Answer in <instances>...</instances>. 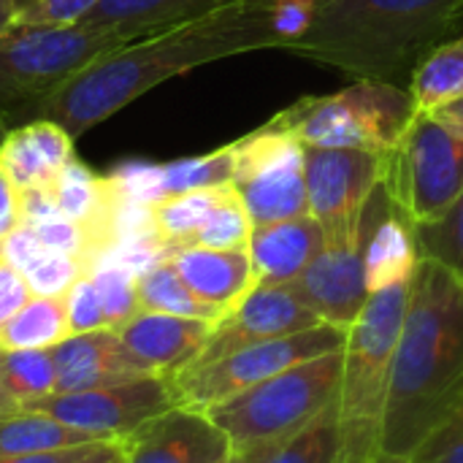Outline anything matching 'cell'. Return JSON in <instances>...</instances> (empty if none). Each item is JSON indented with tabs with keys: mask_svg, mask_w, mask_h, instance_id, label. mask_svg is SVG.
<instances>
[{
	"mask_svg": "<svg viewBox=\"0 0 463 463\" xmlns=\"http://www.w3.org/2000/svg\"><path fill=\"white\" fill-rule=\"evenodd\" d=\"M320 326L317 315H312L298 296L288 285H255L212 331L203 353L195 364H206L222 358L233 350L282 339L307 328ZM190 364V366H195Z\"/></svg>",
	"mask_w": 463,
	"mask_h": 463,
	"instance_id": "13",
	"label": "cell"
},
{
	"mask_svg": "<svg viewBox=\"0 0 463 463\" xmlns=\"http://www.w3.org/2000/svg\"><path fill=\"white\" fill-rule=\"evenodd\" d=\"M73 157V136L52 119H33L0 136V168L19 193L52 190Z\"/></svg>",
	"mask_w": 463,
	"mask_h": 463,
	"instance_id": "19",
	"label": "cell"
},
{
	"mask_svg": "<svg viewBox=\"0 0 463 463\" xmlns=\"http://www.w3.org/2000/svg\"><path fill=\"white\" fill-rule=\"evenodd\" d=\"M418 109L410 90L393 81L355 79L331 95H307L271 117L304 146L317 149H361L388 155Z\"/></svg>",
	"mask_w": 463,
	"mask_h": 463,
	"instance_id": "6",
	"label": "cell"
},
{
	"mask_svg": "<svg viewBox=\"0 0 463 463\" xmlns=\"http://www.w3.org/2000/svg\"><path fill=\"white\" fill-rule=\"evenodd\" d=\"M0 380L24 407L57 393V369L52 350H0Z\"/></svg>",
	"mask_w": 463,
	"mask_h": 463,
	"instance_id": "29",
	"label": "cell"
},
{
	"mask_svg": "<svg viewBox=\"0 0 463 463\" xmlns=\"http://www.w3.org/2000/svg\"><path fill=\"white\" fill-rule=\"evenodd\" d=\"M320 3H326V0H301V5L307 8V16H309V11L315 8V5H320ZM307 22V19H304Z\"/></svg>",
	"mask_w": 463,
	"mask_h": 463,
	"instance_id": "47",
	"label": "cell"
},
{
	"mask_svg": "<svg viewBox=\"0 0 463 463\" xmlns=\"http://www.w3.org/2000/svg\"><path fill=\"white\" fill-rule=\"evenodd\" d=\"M22 225V209H19V190L8 179V174L0 168V241L11 236Z\"/></svg>",
	"mask_w": 463,
	"mask_h": 463,
	"instance_id": "38",
	"label": "cell"
},
{
	"mask_svg": "<svg viewBox=\"0 0 463 463\" xmlns=\"http://www.w3.org/2000/svg\"><path fill=\"white\" fill-rule=\"evenodd\" d=\"M100 463H125V453H122V442H119V445H117V448H114V450H111V453H109V456H106V458H103V461Z\"/></svg>",
	"mask_w": 463,
	"mask_h": 463,
	"instance_id": "46",
	"label": "cell"
},
{
	"mask_svg": "<svg viewBox=\"0 0 463 463\" xmlns=\"http://www.w3.org/2000/svg\"><path fill=\"white\" fill-rule=\"evenodd\" d=\"M30 298H33V290L24 274L16 271L11 263L0 260V326L11 320Z\"/></svg>",
	"mask_w": 463,
	"mask_h": 463,
	"instance_id": "37",
	"label": "cell"
},
{
	"mask_svg": "<svg viewBox=\"0 0 463 463\" xmlns=\"http://www.w3.org/2000/svg\"><path fill=\"white\" fill-rule=\"evenodd\" d=\"M407 298L410 282L374 290L347 328L342 385L336 396L345 463H369L380 453L393 355L404 326Z\"/></svg>",
	"mask_w": 463,
	"mask_h": 463,
	"instance_id": "4",
	"label": "cell"
},
{
	"mask_svg": "<svg viewBox=\"0 0 463 463\" xmlns=\"http://www.w3.org/2000/svg\"><path fill=\"white\" fill-rule=\"evenodd\" d=\"M383 190L415 222L439 217L463 190V138L434 114H415L383 155Z\"/></svg>",
	"mask_w": 463,
	"mask_h": 463,
	"instance_id": "8",
	"label": "cell"
},
{
	"mask_svg": "<svg viewBox=\"0 0 463 463\" xmlns=\"http://www.w3.org/2000/svg\"><path fill=\"white\" fill-rule=\"evenodd\" d=\"M434 117L439 122H445L453 133H458L463 138V95H458L456 100H450L448 106H442L439 111H434Z\"/></svg>",
	"mask_w": 463,
	"mask_h": 463,
	"instance_id": "40",
	"label": "cell"
},
{
	"mask_svg": "<svg viewBox=\"0 0 463 463\" xmlns=\"http://www.w3.org/2000/svg\"><path fill=\"white\" fill-rule=\"evenodd\" d=\"M412 228L420 260L439 263L463 279V190L439 217Z\"/></svg>",
	"mask_w": 463,
	"mask_h": 463,
	"instance_id": "30",
	"label": "cell"
},
{
	"mask_svg": "<svg viewBox=\"0 0 463 463\" xmlns=\"http://www.w3.org/2000/svg\"><path fill=\"white\" fill-rule=\"evenodd\" d=\"M271 445H260V448H247V450H233L225 463H266Z\"/></svg>",
	"mask_w": 463,
	"mask_h": 463,
	"instance_id": "41",
	"label": "cell"
},
{
	"mask_svg": "<svg viewBox=\"0 0 463 463\" xmlns=\"http://www.w3.org/2000/svg\"><path fill=\"white\" fill-rule=\"evenodd\" d=\"M407 90L420 114H434L463 95V35L431 49L410 73Z\"/></svg>",
	"mask_w": 463,
	"mask_h": 463,
	"instance_id": "25",
	"label": "cell"
},
{
	"mask_svg": "<svg viewBox=\"0 0 463 463\" xmlns=\"http://www.w3.org/2000/svg\"><path fill=\"white\" fill-rule=\"evenodd\" d=\"M369 463H410V461H407V456H393V453H383V450H380V453H377V456H374Z\"/></svg>",
	"mask_w": 463,
	"mask_h": 463,
	"instance_id": "45",
	"label": "cell"
},
{
	"mask_svg": "<svg viewBox=\"0 0 463 463\" xmlns=\"http://www.w3.org/2000/svg\"><path fill=\"white\" fill-rule=\"evenodd\" d=\"M14 11H16V0H0V33L11 24Z\"/></svg>",
	"mask_w": 463,
	"mask_h": 463,
	"instance_id": "43",
	"label": "cell"
},
{
	"mask_svg": "<svg viewBox=\"0 0 463 463\" xmlns=\"http://www.w3.org/2000/svg\"><path fill=\"white\" fill-rule=\"evenodd\" d=\"M225 461H228V458H225ZM225 461H222V463H225Z\"/></svg>",
	"mask_w": 463,
	"mask_h": 463,
	"instance_id": "50",
	"label": "cell"
},
{
	"mask_svg": "<svg viewBox=\"0 0 463 463\" xmlns=\"http://www.w3.org/2000/svg\"><path fill=\"white\" fill-rule=\"evenodd\" d=\"M342 350L304 361L206 410L233 450L277 445L326 412L342 385Z\"/></svg>",
	"mask_w": 463,
	"mask_h": 463,
	"instance_id": "7",
	"label": "cell"
},
{
	"mask_svg": "<svg viewBox=\"0 0 463 463\" xmlns=\"http://www.w3.org/2000/svg\"><path fill=\"white\" fill-rule=\"evenodd\" d=\"M255 222L250 212L244 209L239 193L228 190V195L220 201V206L212 212V217L203 222L198 236L193 239L190 247H209V250H247L252 239Z\"/></svg>",
	"mask_w": 463,
	"mask_h": 463,
	"instance_id": "32",
	"label": "cell"
},
{
	"mask_svg": "<svg viewBox=\"0 0 463 463\" xmlns=\"http://www.w3.org/2000/svg\"><path fill=\"white\" fill-rule=\"evenodd\" d=\"M345 342H347L345 328L320 323L315 328H307V331H298V334H290L282 339L258 342V345L233 350L222 358L187 366L168 383H171V391H174L179 407L206 412V410L277 377L279 372H285L290 366L345 350Z\"/></svg>",
	"mask_w": 463,
	"mask_h": 463,
	"instance_id": "9",
	"label": "cell"
},
{
	"mask_svg": "<svg viewBox=\"0 0 463 463\" xmlns=\"http://www.w3.org/2000/svg\"><path fill=\"white\" fill-rule=\"evenodd\" d=\"M225 3L233 0H100L81 22L114 30L125 41H136L203 16Z\"/></svg>",
	"mask_w": 463,
	"mask_h": 463,
	"instance_id": "22",
	"label": "cell"
},
{
	"mask_svg": "<svg viewBox=\"0 0 463 463\" xmlns=\"http://www.w3.org/2000/svg\"><path fill=\"white\" fill-rule=\"evenodd\" d=\"M179 407L171 391V383L157 374H144L130 383L95 388V391H73L54 393L43 402H35L24 410L46 412L84 434H92L106 442H122L149 420L163 412Z\"/></svg>",
	"mask_w": 463,
	"mask_h": 463,
	"instance_id": "11",
	"label": "cell"
},
{
	"mask_svg": "<svg viewBox=\"0 0 463 463\" xmlns=\"http://www.w3.org/2000/svg\"><path fill=\"white\" fill-rule=\"evenodd\" d=\"M92 434H84L46 412L19 410L0 423V456H24V453H54L81 445H100Z\"/></svg>",
	"mask_w": 463,
	"mask_h": 463,
	"instance_id": "24",
	"label": "cell"
},
{
	"mask_svg": "<svg viewBox=\"0 0 463 463\" xmlns=\"http://www.w3.org/2000/svg\"><path fill=\"white\" fill-rule=\"evenodd\" d=\"M114 331L141 372L171 380L195 364L214 331V323L141 309Z\"/></svg>",
	"mask_w": 463,
	"mask_h": 463,
	"instance_id": "16",
	"label": "cell"
},
{
	"mask_svg": "<svg viewBox=\"0 0 463 463\" xmlns=\"http://www.w3.org/2000/svg\"><path fill=\"white\" fill-rule=\"evenodd\" d=\"M65 301V312H68V326H71V336L73 334H90V331H100L109 328L98 288L90 277V271L73 282V288L62 296Z\"/></svg>",
	"mask_w": 463,
	"mask_h": 463,
	"instance_id": "36",
	"label": "cell"
},
{
	"mask_svg": "<svg viewBox=\"0 0 463 463\" xmlns=\"http://www.w3.org/2000/svg\"><path fill=\"white\" fill-rule=\"evenodd\" d=\"M22 410V404L8 393V388L3 385V380H0V423L5 420V418H11L14 412H19Z\"/></svg>",
	"mask_w": 463,
	"mask_h": 463,
	"instance_id": "42",
	"label": "cell"
},
{
	"mask_svg": "<svg viewBox=\"0 0 463 463\" xmlns=\"http://www.w3.org/2000/svg\"><path fill=\"white\" fill-rule=\"evenodd\" d=\"M71 336L62 298L33 296L0 326V350H52Z\"/></svg>",
	"mask_w": 463,
	"mask_h": 463,
	"instance_id": "27",
	"label": "cell"
},
{
	"mask_svg": "<svg viewBox=\"0 0 463 463\" xmlns=\"http://www.w3.org/2000/svg\"><path fill=\"white\" fill-rule=\"evenodd\" d=\"M0 260H3V250H0Z\"/></svg>",
	"mask_w": 463,
	"mask_h": 463,
	"instance_id": "48",
	"label": "cell"
},
{
	"mask_svg": "<svg viewBox=\"0 0 463 463\" xmlns=\"http://www.w3.org/2000/svg\"><path fill=\"white\" fill-rule=\"evenodd\" d=\"M456 33L463 0H326L282 49L353 79L399 84Z\"/></svg>",
	"mask_w": 463,
	"mask_h": 463,
	"instance_id": "3",
	"label": "cell"
},
{
	"mask_svg": "<svg viewBox=\"0 0 463 463\" xmlns=\"http://www.w3.org/2000/svg\"><path fill=\"white\" fill-rule=\"evenodd\" d=\"M326 247V233L312 214L255 225L250 239V260L255 285H290Z\"/></svg>",
	"mask_w": 463,
	"mask_h": 463,
	"instance_id": "20",
	"label": "cell"
},
{
	"mask_svg": "<svg viewBox=\"0 0 463 463\" xmlns=\"http://www.w3.org/2000/svg\"><path fill=\"white\" fill-rule=\"evenodd\" d=\"M231 184L220 187H203V190H190V193H176L165 195L155 203H149V217H152V231L155 239L163 244L165 255L179 247H190L203 222L212 217V212L220 206V201L228 195Z\"/></svg>",
	"mask_w": 463,
	"mask_h": 463,
	"instance_id": "23",
	"label": "cell"
},
{
	"mask_svg": "<svg viewBox=\"0 0 463 463\" xmlns=\"http://www.w3.org/2000/svg\"><path fill=\"white\" fill-rule=\"evenodd\" d=\"M309 214L326 241L358 239V225L372 193L383 182V155L361 149L304 146Z\"/></svg>",
	"mask_w": 463,
	"mask_h": 463,
	"instance_id": "12",
	"label": "cell"
},
{
	"mask_svg": "<svg viewBox=\"0 0 463 463\" xmlns=\"http://www.w3.org/2000/svg\"><path fill=\"white\" fill-rule=\"evenodd\" d=\"M100 0H16L14 27H68L79 24Z\"/></svg>",
	"mask_w": 463,
	"mask_h": 463,
	"instance_id": "34",
	"label": "cell"
},
{
	"mask_svg": "<svg viewBox=\"0 0 463 463\" xmlns=\"http://www.w3.org/2000/svg\"><path fill=\"white\" fill-rule=\"evenodd\" d=\"M138 288V307L144 312H160V315H176V317H193L206 323H220L225 312L203 304L176 274L174 263L168 258L155 260L149 269H144L136 277Z\"/></svg>",
	"mask_w": 463,
	"mask_h": 463,
	"instance_id": "26",
	"label": "cell"
},
{
	"mask_svg": "<svg viewBox=\"0 0 463 463\" xmlns=\"http://www.w3.org/2000/svg\"><path fill=\"white\" fill-rule=\"evenodd\" d=\"M117 445H119V442H109V445L98 448V450H95V453H92L90 458H84L81 463H100L103 458H106V456H109V453H111V450H114V448H117Z\"/></svg>",
	"mask_w": 463,
	"mask_h": 463,
	"instance_id": "44",
	"label": "cell"
},
{
	"mask_svg": "<svg viewBox=\"0 0 463 463\" xmlns=\"http://www.w3.org/2000/svg\"><path fill=\"white\" fill-rule=\"evenodd\" d=\"M109 442L100 445H81V448H71V450H54V453H24V456H0V463H81L90 458L98 448H103Z\"/></svg>",
	"mask_w": 463,
	"mask_h": 463,
	"instance_id": "39",
	"label": "cell"
},
{
	"mask_svg": "<svg viewBox=\"0 0 463 463\" xmlns=\"http://www.w3.org/2000/svg\"><path fill=\"white\" fill-rule=\"evenodd\" d=\"M52 355L57 369V393L109 388L146 374L130 361L114 328L73 334L54 345Z\"/></svg>",
	"mask_w": 463,
	"mask_h": 463,
	"instance_id": "18",
	"label": "cell"
},
{
	"mask_svg": "<svg viewBox=\"0 0 463 463\" xmlns=\"http://www.w3.org/2000/svg\"><path fill=\"white\" fill-rule=\"evenodd\" d=\"M463 404V279L420 260L399 334L383 453L410 456Z\"/></svg>",
	"mask_w": 463,
	"mask_h": 463,
	"instance_id": "2",
	"label": "cell"
},
{
	"mask_svg": "<svg viewBox=\"0 0 463 463\" xmlns=\"http://www.w3.org/2000/svg\"><path fill=\"white\" fill-rule=\"evenodd\" d=\"M90 277L98 288L109 328H119L122 323H128L133 315L141 312L138 288H136L138 274L130 266H125L122 260H114V258H103L98 266L90 269Z\"/></svg>",
	"mask_w": 463,
	"mask_h": 463,
	"instance_id": "31",
	"label": "cell"
},
{
	"mask_svg": "<svg viewBox=\"0 0 463 463\" xmlns=\"http://www.w3.org/2000/svg\"><path fill=\"white\" fill-rule=\"evenodd\" d=\"M320 323L350 328L369 301L361 239L326 241L304 274L288 285Z\"/></svg>",
	"mask_w": 463,
	"mask_h": 463,
	"instance_id": "14",
	"label": "cell"
},
{
	"mask_svg": "<svg viewBox=\"0 0 463 463\" xmlns=\"http://www.w3.org/2000/svg\"><path fill=\"white\" fill-rule=\"evenodd\" d=\"M119 33L87 22L14 27L0 33V136L24 125L33 109L98 57L125 46Z\"/></svg>",
	"mask_w": 463,
	"mask_h": 463,
	"instance_id": "5",
	"label": "cell"
},
{
	"mask_svg": "<svg viewBox=\"0 0 463 463\" xmlns=\"http://www.w3.org/2000/svg\"><path fill=\"white\" fill-rule=\"evenodd\" d=\"M165 258L203 304L225 315L255 288V271L247 250L179 247Z\"/></svg>",
	"mask_w": 463,
	"mask_h": 463,
	"instance_id": "21",
	"label": "cell"
},
{
	"mask_svg": "<svg viewBox=\"0 0 463 463\" xmlns=\"http://www.w3.org/2000/svg\"><path fill=\"white\" fill-rule=\"evenodd\" d=\"M231 184L255 225L309 214L304 144L271 119L233 141Z\"/></svg>",
	"mask_w": 463,
	"mask_h": 463,
	"instance_id": "10",
	"label": "cell"
},
{
	"mask_svg": "<svg viewBox=\"0 0 463 463\" xmlns=\"http://www.w3.org/2000/svg\"><path fill=\"white\" fill-rule=\"evenodd\" d=\"M358 239H361L366 282L372 293L391 288V285L412 282L420 266L415 228L404 217V212L388 198V193L383 190V182L372 193L364 209Z\"/></svg>",
	"mask_w": 463,
	"mask_h": 463,
	"instance_id": "17",
	"label": "cell"
},
{
	"mask_svg": "<svg viewBox=\"0 0 463 463\" xmlns=\"http://www.w3.org/2000/svg\"><path fill=\"white\" fill-rule=\"evenodd\" d=\"M410 463H463V404L407 456Z\"/></svg>",
	"mask_w": 463,
	"mask_h": 463,
	"instance_id": "35",
	"label": "cell"
},
{
	"mask_svg": "<svg viewBox=\"0 0 463 463\" xmlns=\"http://www.w3.org/2000/svg\"><path fill=\"white\" fill-rule=\"evenodd\" d=\"M342 458V426L336 402L312 423L271 445L266 463H336Z\"/></svg>",
	"mask_w": 463,
	"mask_h": 463,
	"instance_id": "28",
	"label": "cell"
},
{
	"mask_svg": "<svg viewBox=\"0 0 463 463\" xmlns=\"http://www.w3.org/2000/svg\"><path fill=\"white\" fill-rule=\"evenodd\" d=\"M22 274H24L33 296L62 298L73 288V282L87 274V269L76 258H68V255L43 250L35 260L27 263V269Z\"/></svg>",
	"mask_w": 463,
	"mask_h": 463,
	"instance_id": "33",
	"label": "cell"
},
{
	"mask_svg": "<svg viewBox=\"0 0 463 463\" xmlns=\"http://www.w3.org/2000/svg\"><path fill=\"white\" fill-rule=\"evenodd\" d=\"M122 453L125 463H222L233 448L206 412L174 407L125 437Z\"/></svg>",
	"mask_w": 463,
	"mask_h": 463,
	"instance_id": "15",
	"label": "cell"
},
{
	"mask_svg": "<svg viewBox=\"0 0 463 463\" xmlns=\"http://www.w3.org/2000/svg\"><path fill=\"white\" fill-rule=\"evenodd\" d=\"M288 27L277 0H233L98 57L41 100L27 122L52 119L76 138L174 76L214 60L282 49Z\"/></svg>",
	"mask_w": 463,
	"mask_h": 463,
	"instance_id": "1",
	"label": "cell"
},
{
	"mask_svg": "<svg viewBox=\"0 0 463 463\" xmlns=\"http://www.w3.org/2000/svg\"><path fill=\"white\" fill-rule=\"evenodd\" d=\"M336 463H345V461H342V458H339V461H336Z\"/></svg>",
	"mask_w": 463,
	"mask_h": 463,
	"instance_id": "49",
	"label": "cell"
}]
</instances>
